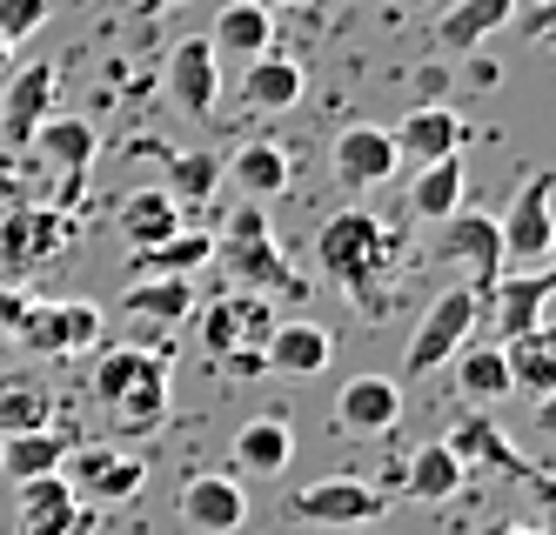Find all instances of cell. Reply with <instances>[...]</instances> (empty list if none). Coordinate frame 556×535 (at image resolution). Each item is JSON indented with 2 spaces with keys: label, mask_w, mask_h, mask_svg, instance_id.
I'll list each match as a JSON object with an SVG mask.
<instances>
[{
  "label": "cell",
  "mask_w": 556,
  "mask_h": 535,
  "mask_svg": "<svg viewBox=\"0 0 556 535\" xmlns=\"http://www.w3.org/2000/svg\"><path fill=\"white\" fill-rule=\"evenodd\" d=\"M389 262H395V234L369 208H342V215L323 221V234H315V268H323L355 308H376L382 302Z\"/></svg>",
  "instance_id": "cell-1"
},
{
  "label": "cell",
  "mask_w": 556,
  "mask_h": 535,
  "mask_svg": "<svg viewBox=\"0 0 556 535\" xmlns=\"http://www.w3.org/2000/svg\"><path fill=\"white\" fill-rule=\"evenodd\" d=\"M0 321H8V335L41 361L88 355L108 328L94 302H41V295H21V288H0Z\"/></svg>",
  "instance_id": "cell-2"
},
{
  "label": "cell",
  "mask_w": 556,
  "mask_h": 535,
  "mask_svg": "<svg viewBox=\"0 0 556 535\" xmlns=\"http://www.w3.org/2000/svg\"><path fill=\"white\" fill-rule=\"evenodd\" d=\"M275 302L268 295H249V288H235V295H215L202 308V321H194V342H202V355L215 368H228V375H262V348L275 335Z\"/></svg>",
  "instance_id": "cell-3"
},
{
  "label": "cell",
  "mask_w": 556,
  "mask_h": 535,
  "mask_svg": "<svg viewBox=\"0 0 556 535\" xmlns=\"http://www.w3.org/2000/svg\"><path fill=\"white\" fill-rule=\"evenodd\" d=\"M74 241V208H54V201H14L8 215H0V275H34V268H48L61 249Z\"/></svg>",
  "instance_id": "cell-4"
},
{
  "label": "cell",
  "mask_w": 556,
  "mask_h": 535,
  "mask_svg": "<svg viewBox=\"0 0 556 535\" xmlns=\"http://www.w3.org/2000/svg\"><path fill=\"white\" fill-rule=\"evenodd\" d=\"M476 328H483V295H476V288H450V295H435L429 315L416 321V335H409L403 368H409V375H435V368H450L456 348L476 342Z\"/></svg>",
  "instance_id": "cell-5"
},
{
  "label": "cell",
  "mask_w": 556,
  "mask_h": 535,
  "mask_svg": "<svg viewBox=\"0 0 556 535\" xmlns=\"http://www.w3.org/2000/svg\"><path fill=\"white\" fill-rule=\"evenodd\" d=\"M21 154H34L41 168H54V181H61V188H54V208H74V201H81V188H88V175H94L101 135H94V120H81V114H48Z\"/></svg>",
  "instance_id": "cell-6"
},
{
  "label": "cell",
  "mask_w": 556,
  "mask_h": 535,
  "mask_svg": "<svg viewBox=\"0 0 556 535\" xmlns=\"http://www.w3.org/2000/svg\"><path fill=\"white\" fill-rule=\"evenodd\" d=\"M549 201H556V168L523 175L516 201L496 215V234H503V268H543V255H549V228H556Z\"/></svg>",
  "instance_id": "cell-7"
},
{
  "label": "cell",
  "mask_w": 556,
  "mask_h": 535,
  "mask_svg": "<svg viewBox=\"0 0 556 535\" xmlns=\"http://www.w3.org/2000/svg\"><path fill=\"white\" fill-rule=\"evenodd\" d=\"M382 509H389V488L369 475H323L289 496V515L315 528H363V522H382Z\"/></svg>",
  "instance_id": "cell-8"
},
{
  "label": "cell",
  "mask_w": 556,
  "mask_h": 535,
  "mask_svg": "<svg viewBox=\"0 0 556 535\" xmlns=\"http://www.w3.org/2000/svg\"><path fill=\"white\" fill-rule=\"evenodd\" d=\"M549 295H556V268H503L483 288V321L503 342H516V335H530V328H543Z\"/></svg>",
  "instance_id": "cell-9"
},
{
  "label": "cell",
  "mask_w": 556,
  "mask_h": 535,
  "mask_svg": "<svg viewBox=\"0 0 556 535\" xmlns=\"http://www.w3.org/2000/svg\"><path fill=\"white\" fill-rule=\"evenodd\" d=\"M181 528L188 535H235L249 522V488H242V475L235 469H194L188 482H181Z\"/></svg>",
  "instance_id": "cell-10"
},
{
  "label": "cell",
  "mask_w": 556,
  "mask_h": 535,
  "mask_svg": "<svg viewBox=\"0 0 556 535\" xmlns=\"http://www.w3.org/2000/svg\"><path fill=\"white\" fill-rule=\"evenodd\" d=\"M435 228H443V234H435V255L456 262V268L469 275L463 288H476V295H483V288L503 275V234H496V215L456 208V215H443Z\"/></svg>",
  "instance_id": "cell-11"
},
{
  "label": "cell",
  "mask_w": 556,
  "mask_h": 535,
  "mask_svg": "<svg viewBox=\"0 0 556 535\" xmlns=\"http://www.w3.org/2000/svg\"><path fill=\"white\" fill-rule=\"evenodd\" d=\"M61 475H67V488H74L81 502H94V509H122V502H135V496H141L148 462L114 456V448H67Z\"/></svg>",
  "instance_id": "cell-12"
},
{
  "label": "cell",
  "mask_w": 556,
  "mask_h": 535,
  "mask_svg": "<svg viewBox=\"0 0 556 535\" xmlns=\"http://www.w3.org/2000/svg\"><path fill=\"white\" fill-rule=\"evenodd\" d=\"M54 88H61L54 61H27L8 88H0V148H8V154H21L34 141V128L54 114Z\"/></svg>",
  "instance_id": "cell-13"
},
{
  "label": "cell",
  "mask_w": 556,
  "mask_h": 535,
  "mask_svg": "<svg viewBox=\"0 0 556 535\" xmlns=\"http://www.w3.org/2000/svg\"><path fill=\"white\" fill-rule=\"evenodd\" d=\"M395 168H403V154H395L389 128H342L329 148V175L342 194H369V188L395 181Z\"/></svg>",
  "instance_id": "cell-14"
},
{
  "label": "cell",
  "mask_w": 556,
  "mask_h": 535,
  "mask_svg": "<svg viewBox=\"0 0 556 535\" xmlns=\"http://www.w3.org/2000/svg\"><path fill=\"white\" fill-rule=\"evenodd\" d=\"M162 80H168L175 114H188V120H208L215 101H222V61H215V48H208L202 34H194V40H175Z\"/></svg>",
  "instance_id": "cell-15"
},
{
  "label": "cell",
  "mask_w": 556,
  "mask_h": 535,
  "mask_svg": "<svg viewBox=\"0 0 556 535\" xmlns=\"http://www.w3.org/2000/svg\"><path fill=\"white\" fill-rule=\"evenodd\" d=\"M215 262L249 288V295H308V281L282 262V249H275V234H255V241H222L215 234Z\"/></svg>",
  "instance_id": "cell-16"
},
{
  "label": "cell",
  "mask_w": 556,
  "mask_h": 535,
  "mask_svg": "<svg viewBox=\"0 0 556 535\" xmlns=\"http://www.w3.org/2000/svg\"><path fill=\"white\" fill-rule=\"evenodd\" d=\"M463 141H469V128H463V114H456L450 101H416V107L403 114V128H395V154L416 161V168L463 154Z\"/></svg>",
  "instance_id": "cell-17"
},
{
  "label": "cell",
  "mask_w": 556,
  "mask_h": 535,
  "mask_svg": "<svg viewBox=\"0 0 556 535\" xmlns=\"http://www.w3.org/2000/svg\"><path fill=\"white\" fill-rule=\"evenodd\" d=\"M14 502H21V535H81L88 528V509L67 488L61 469L34 475V482H14Z\"/></svg>",
  "instance_id": "cell-18"
},
{
  "label": "cell",
  "mask_w": 556,
  "mask_h": 535,
  "mask_svg": "<svg viewBox=\"0 0 556 535\" xmlns=\"http://www.w3.org/2000/svg\"><path fill=\"white\" fill-rule=\"evenodd\" d=\"M336 355L329 342V328L323 321H275V335L262 348V375H282V382H308V375H323Z\"/></svg>",
  "instance_id": "cell-19"
},
{
  "label": "cell",
  "mask_w": 556,
  "mask_h": 535,
  "mask_svg": "<svg viewBox=\"0 0 556 535\" xmlns=\"http://www.w3.org/2000/svg\"><path fill=\"white\" fill-rule=\"evenodd\" d=\"M403 422V388L389 375H349L336 395V429L342 435H389Z\"/></svg>",
  "instance_id": "cell-20"
},
{
  "label": "cell",
  "mask_w": 556,
  "mask_h": 535,
  "mask_svg": "<svg viewBox=\"0 0 556 535\" xmlns=\"http://www.w3.org/2000/svg\"><path fill=\"white\" fill-rule=\"evenodd\" d=\"M443 442H450V456L469 469V482H476V475H509V482H516V475L530 469V462H523V448H516L490 416H463Z\"/></svg>",
  "instance_id": "cell-21"
},
{
  "label": "cell",
  "mask_w": 556,
  "mask_h": 535,
  "mask_svg": "<svg viewBox=\"0 0 556 535\" xmlns=\"http://www.w3.org/2000/svg\"><path fill=\"white\" fill-rule=\"evenodd\" d=\"M208 48H215V61H242L249 67L255 54L275 48V14L255 8V0H228L215 14V27H208Z\"/></svg>",
  "instance_id": "cell-22"
},
{
  "label": "cell",
  "mask_w": 556,
  "mask_h": 535,
  "mask_svg": "<svg viewBox=\"0 0 556 535\" xmlns=\"http://www.w3.org/2000/svg\"><path fill=\"white\" fill-rule=\"evenodd\" d=\"M122 315L154 321V328L194 321V281H188V275H135V281L122 288Z\"/></svg>",
  "instance_id": "cell-23"
},
{
  "label": "cell",
  "mask_w": 556,
  "mask_h": 535,
  "mask_svg": "<svg viewBox=\"0 0 556 535\" xmlns=\"http://www.w3.org/2000/svg\"><path fill=\"white\" fill-rule=\"evenodd\" d=\"M289 148L282 141H242L235 154H222V181H235L249 201H275L289 188Z\"/></svg>",
  "instance_id": "cell-24"
},
{
  "label": "cell",
  "mask_w": 556,
  "mask_h": 535,
  "mask_svg": "<svg viewBox=\"0 0 556 535\" xmlns=\"http://www.w3.org/2000/svg\"><path fill=\"white\" fill-rule=\"evenodd\" d=\"M403 496H416V502H456L463 488H469V469L450 456V442H422L416 456L403 462Z\"/></svg>",
  "instance_id": "cell-25"
},
{
  "label": "cell",
  "mask_w": 556,
  "mask_h": 535,
  "mask_svg": "<svg viewBox=\"0 0 556 535\" xmlns=\"http://www.w3.org/2000/svg\"><path fill=\"white\" fill-rule=\"evenodd\" d=\"M516 8H523V0H456V8L435 21V48H443V54H469V48H483L496 27H509V21H516Z\"/></svg>",
  "instance_id": "cell-26"
},
{
  "label": "cell",
  "mask_w": 556,
  "mask_h": 535,
  "mask_svg": "<svg viewBox=\"0 0 556 535\" xmlns=\"http://www.w3.org/2000/svg\"><path fill=\"white\" fill-rule=\"evenodd\" d=\"M27 429H54V388L34 368H8L0 375V435H27Z\"/></svg>",
  "instance_id": "cell-27"
},
{
  "label": "cell",
  "mask_w": 556,
  "mask_h": 535,
  "mask_svg": "<svg viewBox=\"0 0 556 535\" xmlns=\"http://www.w3.org/2000/svg\"><path fill=\"white\" fill-rule=\"evenodd\" d=\"M168 402H175V388H168V361H154L148 375H135L122 395L108 402V416H114V429H122V435H148V429L168 422Z\"/></svg>",
  "instance_id": "cell-28"
},
{
  "label": "cell",
  "mask_w": 556,
  "mask_h": 535,
  "mask_svg": "<svg viewBox=\"0 0 556 535\" xmlns=\"http://www.w3.org/2000/svg\"><path fill=\"white\" fill-rule=\"evenodd\" d=\"M302 101V67L289 61V54H255L249 67H242V107H255V114H289Z\"/></svg>",
  "instance_id": "cell-29"
},
{
  "label": "cell",
  "mask_w": 556,
  "mask_h": 535,
  "mask_svg": "<svg viewBox=\"0 0 556 535\" xmlns=\"http://www.w3.org/2000/svg\"><path fill=\"white\" fill-rule=\"evenodd\" d=\"M74 435L54 422V429H27V435H0V475L8 482H34V475H54L67 462Z\"/></svg>",
  "instance_id": "cell-30"
},
{
  "label": "cell",
  "mask_w": 556,
  "mask_h": 535,
  "mask_svg": "<svg viewBox=\"0 0 556 535\" xmlns=\"http://www.w3.org/2000/svg\"><path fill=\"white\" fill-rule=\"evenodd\" d=\"M181 208L162 194V188H135V194H122V208H114V228H122V241L128 249H154V241H168V234H181Z\"/></svg>",
  "instance_id": "cell-31"
},
{
  "label": "cell",
  "mask_w": 556,
  "mask_h": 535,
  "mask_svg": "<svg viewBox=\"0 0 556 535\" xmlns=\"http://www.w3.org/2000/svg\"><path fill=\"white\" fill-rule=\"evenodd\" d=\"M295 456V429L282 416H249L242 429H235V469L249 475H282Z\"/></svg>",
  "instance_id": "cell-32"
},
{
  "label": "cell",
  "mask_w": 556,
  "mask_h": 535,
  "mask_svg": "<svg viewBox=\"0 0 556 535\" xmlns=\"http://www.w3.org/2000/svg\"><path fill=\"white\" fill-rule=\"evenodd\" d=\"M503 361H509V388L549 395L556 388V321H543V328H530V335L503 342Z\"/></svg>",
  "instance_id": "cell-33"
},
{
  "label": "cell",
  "mask_w": 556,
  "mask_h": 535,
  "mask_svg": "<svg viewBox=\"0 0 556 535\" xmlns=\"http://www.w3.org/2000/svg\"><path fill=\"white\" fill-rule=\"evenodd\" d=\"M215 188H222V154H208V148H181V154H168V181H162V194L175 201V208H194V215H202L208 201H215Z\"/></svg>",
  "instance_id": "cell-34"
},
{
  "label": "cell",
  "mask_w": 556,
  "mask_h": 535,
  "mask_svg": "<svg viewBox=\"0 0 556 535\" xmlns=\"http://www.w3.org/2000/svg\"><path fill=\"white\" fill-rule=\"evenodd\" d=\"M450 368H456V388H463L469 402H503V395H516V388H509L503 342H463Z\"/></svg>",
  "instance_id": "cell-35"
},
{
  "label": "cell",
  "mask_w": 556,
  "mask_h": 535,
  "mask_svg": "<svg viewBox=\"0 0 556 535\" xmlns=\"http://www.w3.org/2000/svg\"><path fill=\"white\" fill-rule=\"evenodd\" d=\"M208 262H215V234H202V228H181L168 241H154V249L128 255L135 275H188V268H208Z\"/></svg>",
  "instance_id": "cell-36"
},
{
  "label": "cell",
  "mask_w": 556,
  "mask_h": 535,
  "mask_svg": "<svg viewBox=\"0 0 556 535\" xmlns=\"http://www.w3.org/2000/svg\"><path fill=\"white\" fill-rule=\"evenodd\" d=\"M456 208H463V161L450 154V161H429V168H416V181H409V215L443 221V215H456Z\"/></svg>",
  "instance_id": "cell-37"
},
{
  "label": "cell",
  "mask_w": 556,
  "mask_h": 535,
  "mask_svg": "<svg viewBox=\"0 0 556 535\" xmlns=\"http://www.w3.org/2000/svg\"><path fill=\"white\" fill-rule=\"evenodd\" d=\"M162 361V355H148V348H108V355H94V375H88V388H94V402L108 408L114 395H122L135 375H148V368Z\"/></svg>",
  "instance_id": "cell-38"
},
{
  "label": "cell",
  "mask_w": 556,
  "mask_h": 535,
  "mask_svg": "<svg viewBox=\"0 0 556 535\" xmlns=\"http://www.w3.org/2000/svg\"><path fill=\"white\" fill-rule=\"evenodd\" d=\"M48 14H54V0H0V40L21 48V40H34L48 27Z\"/></svg>",
  "instance_id": "cell-39"
},
{
  "label": "cell",
  "mask_w": 556,
  "mask_h": 535,
  "mask_svg": "<svg viewBox=\"0 0 556 535\" xmlns=\"http://www.w3.org/2000/svg\"><path fill=\"white\" fill-rule=\"evenodd\" d=\"M516 482H523V488H530V496H536V522H530V528H536V535H556V475L530 462V469H523V475H516Z\"/></svg>",
  "instance_id": "cell-40"
},
{
  "label": "cell",
  "mask_w": 556,
  "mask_h": 535,
  "mask_svg": "<svg viewBox=\"0 0 556 535\" xmlns=\"http://www.w3.org/2000/svg\"><path fill=\"white\" fill-rule=\"evenodd\" d=\"M516 21H523V34H530V40L556 48V0H530V8H516Z\"/></svg>",
  "instance_id": "cell-41"
},
{
  "label": "cell",
  "mask_w": 556,
  "mask_h": 535,
  "mask_svg": "<svg viewBox=\"0 0 556 535\" xmlns=\"http://www.w3.org/2000/svg\"><path fill=\"white\" fill-rule=\"evenodd\" d=\"M14 201H27V181H21V168H14V154L0 148V208H14Z\"/></svg>",
  "instance_id": "cell-42"
},
{
  "label": "cell",
  "mask_w": 556,
  "mask_h": 535,
  "mask_svg": "<svg viewBox=\"0 0 556 535\" xmlns=\"http://www.w3.org/2000/svg\"><path fill=\"white\" fill-rule=\"evenodd\" d=\"M443 88H450V67H443V61H435V67H422L416 94H422V101H443Z\"/></svg>",
  "instance_id": "cell-43"
},
{
  "label": "cell",
  "mask_w": 556,
  "mask_h": 535,
  "mask_svg": "<svg viewBox=\"0 0 556 535\" xmlns=\"http://www.w3.org/2000/svg\"><path fill=\"white\" fill-rule=\"evenodd\" d=\"M536 429H543V435H556V388H549V395H536Z\"/></svg>",
  "instance_id": "cell-44"
},
{
  "label": "cell",
  "mask_w": 556,
  "mask_h": 535,
  "mask_svg": "<svg viewBox=\"0 0 556 535\" xmlns=\"http://www.w3.org/2000/svg\"><path fill=\"white\" fill-rule=\"evenodd\" d=\"M175 8H188V0H141V14H148V21H162V14H175Z\"/></svg>",
  "instance_id": "cell-45"
},
{
  "label": "cell",
  "mask_w": 556,
  "mask_h": 535,
  "mask_svg": "<svg viewBox=\"0 0 556 535\" xmlns=\"http://www.w3.org/2000/svg\"><path fill=\"white\" fill-rule=\"evenodd\" d=\"M490 535H536V528H530V522H496Z\"/></svg>",
  "instance_id": "cell-46"
},
{
  "label": "cell",
  "mask_w": 556,
  "mask_h": 535,
  "mask_svg": "<svg viewBox=\"0 0 556 535\" xmlns=\"http://www.w3.org/2000/svg\"><path fill=\"white\" fill-rule=\"evenodd\" d=\"M255 8H268V14H275V8H302V0H255Z\"/></svg>",
  "instance_id": "cell-47"
},
{
  "label": "cell",
  "mask_w": 556,
  "mask_h": 535,
  "mask_svg": "<svg viewBox=\"0 0 556 535\" xmlns=\"http://www.w3.org/2000/svg\"><path fill=\"white\" fill-rule=\"evenodd\" d=\"M543 268H556V228H549V255H543Z\"/></svg>",
  "instance_id": "cell-48"
},
{
  "label": "cell",
  "mask_w": 556,
  "mask_h": 535,
  "mask_svg": "<svg viewBox=\"0 0 556 535\" xmlns=\"http://www.w3.org/2000/svg\"><path fill=\"white\" fill-rule=\"evenodd\" d=\"M8 54H14V48H8V40H0V67H8Z\"/></svg>",
  "instance_id": "cell-49"
}]
</instances>
